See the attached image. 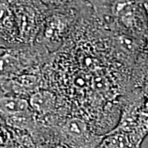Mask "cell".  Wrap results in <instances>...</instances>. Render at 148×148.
Instances as JSON below:
<instances>
[{
  "label": "cell",
  "mask_w": 148,
  "mask_h": 148,
  "mask_svg": "<svg viewBox=\"0 0 148 148\" xmlns=\"http://www.w3.org/2000/svg\"><path fill=\"white\" fill-rule=\"evenodd\" d=\"M144 138L134 133L109 132L96 148H141Z\"/></svg>",
  "instance_id": "obj_3"
},
{
  "label": "cell",
  "mask_w": 148,
  "mask_h": 148,
  "mask_svg": "<svg viewBox=\"0 0 148 148\" xmlns=\"http://www.w3.org/2000/svg\"><path fill=\"white\" fill-rule=\"evenodd\" d=\"M19 62L12 56L5 54L0 57V73L13 71L17 69Z\"/></svg>",
  "instance_id": "obj_7"
},
{
  "label": "cell",
  "mask_w": 148,
  "mask_h": 148,
  "mask_svg": "<svg viewBox=\"0 0 148 148\" xmlns=\"http://www.w3.org/2000/svg\"><path fill=\"white\" fill-rule=\"evenodd\" d=\"M145 6H146V9H147V16H148V2H146ZM145 45H147V46H148V34H147V38H146V42H145Z\"/></svg>",
  "instance_id": "obj_9"
},
{
  "label": "cell",
  "mask_w": 148,
  "mask_h": 148,
  "mask_svg": "<svg viewBox=\"0 0 148 148\" xmlns=\"http://www.w3.org/2000/svg\"><path fill=\"white\" fill-rule=\"evenodd\" d=\"M54 97L48 91L36 92L32 96L30 104L35 110L40 112L49 111L54 106Z\"/></svg>",
  "instance_id": "obj_5"
},
{
  "label": "cell",
  "mask_w": 148,
  "mask_h": 148,
  "mask_svg": "<svg viewBox=\"0 0 148 148\" xmlns=\"http://www.w3.org/2000/svg\"><path fill=\"white\" fill-rule=\"evenodd\" d=\"M11 14L10 3L6 0L0 2V23L7 19Z\"/></svg>",
  "instance_id": "obj_8"
},
{
  "label": "cell",
  "mask_w": 148,
  "mask_h": 148,
  "mask_svg": "<svg viewBox=\"0 0 148 148\" xmlns=\"http://www.w3.org/2000/svg\"><path fill=\"white\" fill-rule=\"evenodd\" d=\"M105 29L146 41L148 16L145 0H86Z\"/></svg>",
  "instance_id": "obj_1"
},
{
  "label": "cell",
  "mask_w": 148,
  "mask_h": 148,
  "mask_svg": "<svg viewBox=\"0 0 148 148\" xmlns=\"http://www.w3.org/2000/svg\"><path fill=\"white\" fill-rule=\"evenodd\" d=\"M64 143L73 148H96L104 135L90 131L82 120L72 118L62 127Z\"/></svg>",
  "instance_id": "obj_2"
},
{
  "label": "cell",
  "mask_w": 148,
  "mask_h": 148,
  "mask_svg": "<svg viewBox=\"0 0 148 148\" xmlns=\"http://www.w3.org/2000/svg\"><path fill=\"white\" fill-rule=\"evenodd\" d=\"M29 108L28 102L16 97L0 98V112L6 114H16L25 112Z\"/></svg>",
  "instance_id": "obj_4"
},
{
  "label": "cell",
  "mask_w": 148,
  "mask_h": 148,
  "mask_svg": "<svg viewBox=\"0 0 148 148\" xmlns=\"http://www.w3.org/2000/svg\"><path fill=\"white\" fill-rule=\"evenodd\" d=\"M48 6L58 8L79 7L86 2V0H40Z\"/></svg>",
  "instance_id": "obj_6"
}]
</instances>
